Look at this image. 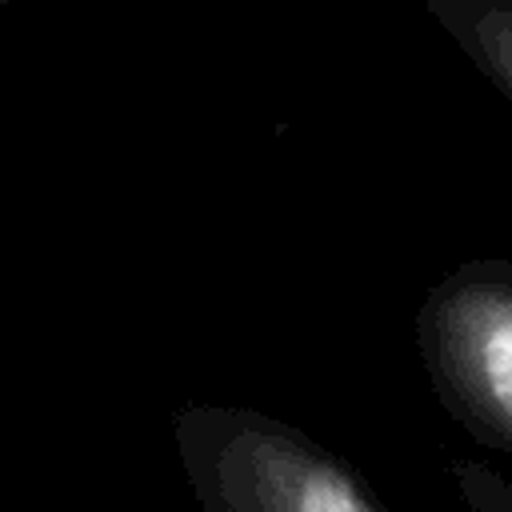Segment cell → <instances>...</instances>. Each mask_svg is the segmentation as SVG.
Here are the masks:
<instances>
[{
    "mask_svg": "<svg viewBox=\"0 0 512 512\" xmlns=\"http://www.w3.org/2000/svg\"><path fill=\"white\" fill-rule=\"evenodd\" d=\"M172 440L204 512H388L336 452L280 416L188 404Z\"/></svg>",
    "mask_w": 512,
    "mask_h": 512,
    "instance_id": "obj_1",
    "label": "cell"
},
{
    "mask_svg": "<svg viewBox=\"0 0 512 512\" xmlns=\"http://www.w3.org/2000/svg\"><path fill=\"white\" fill-rule=\"evenodd\" d=\"M416 356L440 408L472 440L512 456V260L452 268L416 308Z\"/></svg>",
    "mask_w": 512,
    "mask_h": 512,
    "instance_id": "obj_2",
    "label": "cell"
},
{
    "mask_svg": "<svg viewBox=\"0 0 512 512\" xmlns=\"http://www.w3.org/2000/svg\"><path fill=\"white\" fill-rule=\"evenodd\" d=\"M428 16L512 104V0H428Z\"/></svg>",
    "mask_w": 512,
    "mask_h": 512,
    "instance_id": "obj_3",
    "label": "cell"
},
{
    "mask_svg": "<svg viewBox=\"0 0 512 512\" xmlns=\"http://www.w3.org/2000/svg\"><path fill=\"white\" fill-rule=\"evenodd\" d=\"M452 480L468 512H512V480L496 468L476 460H452Z\"/></svg>",
    "mask_w": 512,
    "mask_h": 512,
    "instance_id": "obj_4",
    "label": "cell"
},
{
    "mask_svg": "<svg viewBox=\"0 0 512 512\" xmlns=\"http://www.w3.org/2000/svg\"><path fill=\"white\" fill-rule=\"evenodd\" d=\"M0 4H4V0H0Z\"/></svg>",
    "mask_w": 512,
    "mask_h": 512,
    "instance_id": "obj_5",
    "label": "cell"
}]
</instances>
